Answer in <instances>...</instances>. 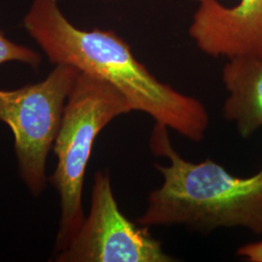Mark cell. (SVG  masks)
<instances>
[{"label": "cell", "instance_id": "1", "mask_svg": "<svg viewBox=\"0 0 262 262\" xmlns=\"http://www.w3.org/2000/svg\"><path fill=\"white\" fill-rule=\"evenodd\" d=\"M23 26L54 64L73 66L112 84L133 109L192 142L206 135L210 117L195 97L162 83L112 30L75 27L57 0H31Z\"/></svg>", "mask_w": 262, "mask_h": 262}, {"label": "cell", "instance_id": "2", "mask_svg": "<svg viewBox=\"0 0 262 262\" xmlns=\"http://www.w3.org/2000/svg\"><path fill=\"white\" fill-rule=\"evenodd\" d=\"M150 148L168 164H154L162 183L149 193L137 224L179 225L203 235L222 228L262 234V167L251 177L240 178L212 159L188 161L171 144L168 127L159 123L151 132Z\"/></svg>", "mask_w": 262, "mask_h": 262}, {"label": "cell", "instance_id": "3", "mask_svg": "<svg viewBox=\"0 0 262 262\" xmlns=\"http://www.w3.org/2000/svg\"><path fill=\"white\" fill-rule=\"evenodd\" d=\"M130 112V104L112 84L79 73L54 143L57 164L50 183L56 187L60 200L56 253L68 245L85 217L83 187L94 141L113 120Z\"/></svg>", "mask_w": 262, "mask_h": 262}, {"label": "cell", "instance_id": "4", "mask_svg": "<svg viewBox=\"0 0 262 262\" xmlns=\"http://www.w3.org/2000/svg\"><path fill=\"white\" fill-rule=\"evenodd\" d=\"M79 73L73 66L56 64L42 82L0 90V121L13 131L19 174L34 196L46 187L48 155Z\"/></svg>", "mask_w": 262, "mask_h": 262}, {"label": "cell", "instance_id": "5", "mask_svg": "<svg viewBox=\"0 0 262 262\" xmlns=\"http://www.w3.org/2000/svg\"><path fill=\"white\" fill-rule=\"evenodd\" d=\"M150 227L134 224L122 214L113 193L109 172L94 175L89 215L58 262H173Z\"/></svg>", "mask_w": 262, "mask_h": 262}, {"label": "cell", "instance_id": "6", "mask_svg": "<svg viewBox=\"0 0 262 262\" xmlns=\"http://www.w3.org/2000/svg\"><path fill=\"white\" fill-rule=\"evenodd\" d=\"M188 35L207 56L262 58V0H239L231 7L199 0Z\"/></svg>", "mask_w": 262, "mask_h": 262}, {"label": "cell", "instance_id": "7", "mask_svg": "<svg viewBox=\"0 0 262 262\" xmlns=\"http://www.w3.org/2000/svg\"><path fill=\"white\" fill-rule=\"evenodd\" d=\"M227 60L223 82L228 97L223 116L236 123L243 138H249L262 127V58L237 56Z\"/></svg>", "mask_w": 262, "mask_h": 262}, {"label": "cell", "instance_id": "8", "mask_svg": "<svg viewBox=\"0 0 262 262\" xmlns=\"http://www.w3.org/2000/svg\"><path fill=\"white\" fill-rule=\"evenodd\" d=\"M9 61H18L37 68L41 63V56L32 49L11 41L0 30V64Z\"/></svg>", "mask_w": 262, "mask_h": 262}, {"label": "cell", "instance_id": "9", "mask_svg": "<svg viewBox=\"0 0 262 262\" xmlns=\"http://www.w3.org/2000/svg\"><path fill=\"white\" fill-rule=\"evenodd\" d=\"M237 255L250 262H262V241L247 244L237 250Z\"/></svg>", "mask_w": 262, "mask_h": 262}, {"label": "cell", "instance_id": "10", "mask_svg": "<svg viewBox=\"0 0 262 262\" xmlns=\"http://www.w3.org/2000/svg\"><path fill=\"white\" fill-rule=\"evenodd\" d=\"M192 1H196V2H198V1H199V0H192Z\"/></svg>", "mask_w": 262, "mask_h": 262}]
</instances>
